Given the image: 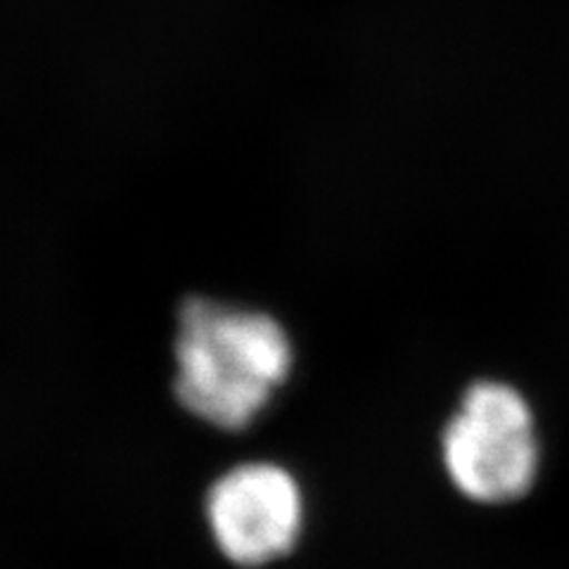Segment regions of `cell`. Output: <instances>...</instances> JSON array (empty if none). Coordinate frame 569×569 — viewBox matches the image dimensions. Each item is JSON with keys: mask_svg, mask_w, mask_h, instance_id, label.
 I'll return each instance as SVG.
<instances>
[{"mask_svg": "<svg viewBox=\"0 0 569 569\" xmlns=\"http://www.w3.org/2000/svg\"><path fill=\"white\" fill-rule=\"evenodd\" d=\"M173 359L176 403L202 425L238 435L288 382L295 351L273 316L194 297L178 313Z\"/></svg>", "mask_w": 569, "mask_h": 569, "instance_id": "6da1fadb", "label": "cell"}, {"mask_svg": "<svg viewBox=\"0 0 569 569\" xmlns=\"http://www.w3.org/2000/svg\"><path fill=\"white\" fill-rule=\"evenodd\" d=\"M451 487L470 503L501 508L531 493L541 472L537 420L520 389L479 380L466 389L439 439Z\"/></svg>", "mask_w": 569, "mask_h": 569, "instance_id": "7a4b0ae2", "label": "cell"}, {"mask_svg": "<svg viewBox=\"0 0 569 569\" xmlns=\"http://www.w3.org/2000/svg\"><path fill=\"white\" fill-rule=\"evenodd\" d=\"M202 520L213 550L236 569H266L290 558L307 529V493L278 460H240L202 493Z\"/></svg>", "mask_w": 569, "mask_h": 569, "instance_id": "3957f363", "label": "cell"}]
</instances>
